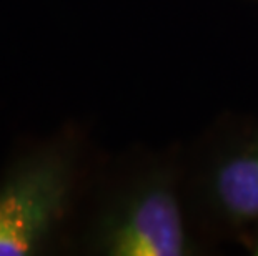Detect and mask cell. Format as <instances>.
<instances>
[{
    "label": "cell",
    "instance_id": "6da1fadb",
    "mask_svg": "<svg viewBox=\"0 0 258 256\" xmlns=\"http://www.w3.org/2000/svg\"><path fill=\"white\" fill-rule=\"evenodd\" d=\"M108 256H191L202 236L190 215L185 166L175 155H150L120 183L92 231Z\"/></svg>",
    "mask_w": 258,
    "mask_h": 256
},
{
    "label": "cell",
    "instance_id": "7a4b0ae2",
    "mask_svg": "<svg viewBox=\"0 0 258 256\" xmlns=\"http://www.w3.org/2000/svg\"><path fill=\"white\" fill-rule=\"evenodd\" d=\"M186 200L199 231L235 236L258 220V123L220 128L185 170Z\"/></svg>",
    "mask_w": 258,
    "mask_h": 256
},
{
    "label": "cell",
    "instance_id": "3957f363",
    "mask_svg": "<svg viewBox=\"0 0 258 256\" xmlns=\"http://www.w3.org/2000/svg\"><path fill=\"white\" fill-rule=\"evenodd\" d=\"M74 155L53 145L22 160L0 185V256L34 254L67 213Z\"/></svg>",
    "mask_w": 258,
    "mask_h": 256
},
{
    "label": "cell",
    "instance_id": "277c9868",
    "mask_svg": "<svg viewBox=\"0 0 258 256\" xmlns=\"http://www.w3.org/2000/svg\"><path fill=\"white\" fill-rule=\"evenodd\" d=\"M235 239L245 248L246 253L258 256V220L250 223L248 226H245L243 230L235 236Z\"/></svg>",
    "mask_w": 258,
    "mask_h": 256
}]
</instances>
